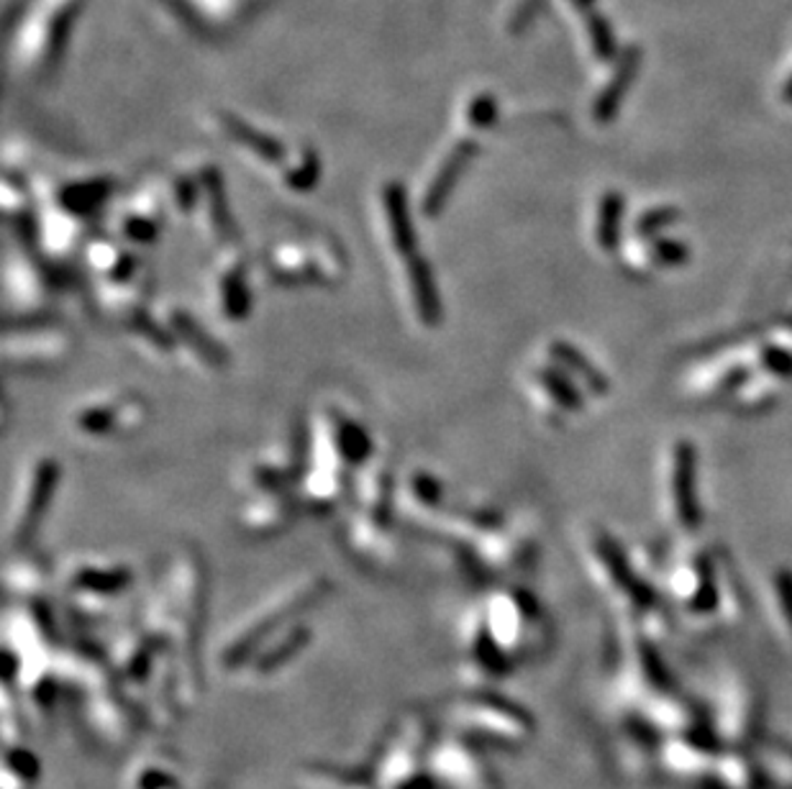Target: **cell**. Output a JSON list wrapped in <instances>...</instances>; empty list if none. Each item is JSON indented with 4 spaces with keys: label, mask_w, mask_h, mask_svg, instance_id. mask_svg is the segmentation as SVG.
<instances>
[{
    "label": "cell",
    "mask_w": 792,
    "mask_h": 789,
    "mask_svg": "<svg viewBox=\"0 0 792 789\" xmlns=\"http://www.w3.org/2000/svg\"><path fill=\"white\" fill-rule=\"evenodd\" d=\"M162 223V203L157 198L141 195L129 205V211L121 215L118 234L131 244H152L160 236Z\"/></svg>",
    "instance_id": "32"
},
{
    "label": "cell",
    "mask_w": 792,
    "mask_h": 789,
    "mask_svg": "<svg viewBox=\"0 0 792 789\" xmlns=\"http://www.w3.org/2000/svg\"><path fill=\"white\" fill-rule=\"evenodd\" d=\"M406 285L410 295V306H414V313L418 323L426 326V329H434V326L441 323V295L437 277H434V269L429 262H426L421 254L414 259H408L406 265Z\"/></svg>",
    "instance_id": "28"
},
{
    "label": "cell",
    "mask_w": 792,
    "mask_h": 789,
    "mask_svg": "<svg viewBox=\"0 0 792 789\" xmlns=\"http://www.w3.org/2000/svg\"><path fill=\"white\" fill-rule=\"evenodd\" d=\"M495 118H497V103L493 95L488 93L474 95L470 106H467V121H470V126H474V129H488V126L495 124Z\"/></svg>",
    "instance_id": "40"
},
{
    "label": "cell",
    "mask_w": 792,
    "mask_h": 789,
    "mask_svg": "<svg viewBox=\"0 0 792 789\" xmlns=\"http://www.w3.org/2000/svg\"><path fill=\"white\" fill-rule=\"evenodd\" d=\"M129 789H182L175 764L164 754H145L133 761L126 777Z\"/></svg>",
    "instance_id": "33"
},
{
    "label": "cell",
    "mask_w": 792,
    "mask_h": 789,
    "mask_svg": "<svg viewBox=\"0 0 792 789\" xmlns=\"http://www.w3.org/2000/svg\"><path fill=\"white\" fill-rule=\"evenodd\" d=\"M431 748L429 721L410 713L379 754L375 769L377 789H410L421 782V764H429Z\"/></svg>",
    "instance_id": "9"
},
{
    "label": "cell",
    "mask_w": 792,
    "mask_h": 789,
    "mask_svg": "<svg viewBox=\"0 0 792 789\" xmlns=\"http://www.w3.org/2000/svg\"><path fill=\"white\" fill-rule=\"evenodd\" d=\"M77 11H81V0H60L57 8L50 13L42 34V46H39L44 65H54V62L60 60V54L65 52V42L69 36V29H73Z\"/></svg>",
    "instance_id": "34"
},
{
    "label": "cell",
    "mask_w": 792,
    "mask_h": 789,
    "mask_svg": "<svg viewBox=\"0 0 792 789\" xmlns=\"http://www.w3.org/2000/svg\"><path fill=\"white\" fill-rule=\"evenodd\" d=\"M513 661L505 657V651L490 633V628L482 618V610L470 620L464 633V669L470 680H497L503 672H509Z\"/></svg>",
    "instance_id": "21"
},
{
    "label": "cell",
    "mask_w": 792,
    "mask_h": 789,
    "mask_svg": "<svg viewBox=\"0 0 792 789\" xmlns=\"http://www.w3.org/2000/svg\"><path fill=\"white\" fill-rule=\"evenodd\" d=\"M474 154H478V141L470 137L457 139L451 143L447 154H443L441 162L437 164V172L431 174L424 188L421 203H418L424 218H437L443 211V205H447L449 195L454 193V188L459 185V180H462L467 164L472 162Z\"/></svg>",
    "instance_id": "18"
},
{
    "label": "cell",
    "mask_w": 792,
    "mask_h": 789,
    "mask_svg": "<svg viewBox=\"0 0 792 789\" xmlns=\"http://www.w3.org/2000/svg\"><path fill=\"white\" fill-rule=\"evenodd\" d=\"M759 370L754 364V346L751 339L736 341L731 346L718 349L687 366L683 374V393L693 401H731L739 395V390L754 377Z\"/></svg>",
    "instance_id": "7"
},
{
    "label": "cell",
    "mask_w": 792,
    "mask_h": 789,
    "mask_svg": "<svg viewBox=\"0 0 792 789\" xmlns=\"http://www.w3.org/2000/svg\"><path fill=\"white\" fill-rule=\"evenodd\" d=\"M73 346L65 333L54 329H21L8 331L6 337V362L15 364L19 370H46V366L60 364L67 359Z\"/></svg>",
    "instance_id": "17"
},
{
    "label": "cell",
    "mask_w": 792,
    "mask_h": 789,
    "mask_svg": "<svg viewBox=\"0 0 792 789\" xmlns=\"http://www.w3.org/2000/svg\"><path fill=\"white\" fill-rule=\"evenodd\" d=\"M379 209H383L387 244H390L395 257L406 265L408 259L418 257V236H416V223L408 205L406 188H403L398 180H390L383 185V193H379Z\"/></svg>",
    "instance_id": "20"
},
{
    "label": "cell",
    "mask_w": 792,
    "mask_h": 789,
    "mask_svg": "<svg viewBox=\"0 0 792 789\" xmlns=\"http://www.w3.org/2000/svg\"><path fill=\"white\" fill-rule=\"evenodd\" d=\"M544 359L546 362H552L554 366H559L569 380H575V385L588 395V401H606V397L611 395L613 385L611 380H608V374L600 370V366L592 362L580 346H575L572 341L567 339L546 341Z\"/></svg>",
    "instance_id": "19"
},
{
    "label": "cell",
    "mask_w": 792,
    "mask_h": 789,
    "mask_svg": "<svg viewBox=\"0 0 792 789\" xmlns=\"http://www.w3.org/2000/svg\"><path fill=\"white\" fill-rule=\"evenodd\" d=\"M300 508V500H296L290 492H269V495H257L242 510V525L249 536L265 539L275 536L288 529L296 521Z\"/></svg>",
    "instance_id": "24"
},
{
    "label": "cell",
    "mask_w": 792,
    "mask_h": 789,
    "mask_svg": "<svg viewBox=\"0 0 792 789\" xmlns=\"http://www.w3.org/2000/svg\"><path fill=\"white\" fill-rule=\"evenodd\" d=\"M168 329L172 331V337L178 339V344L188 346L197 362L205 366H224L228 362V356L224 349L218 346L216 339H211L208 333L201 329V323L195 321L188 310L182 308H170L168 313Z\"/></svg>",
    "instance_id": "29"
},
{
    "label": "cell",
    "mask_w": 792,
    "mask_h": 789,
    "mask_svg": "<svg viewBox=\"0 0 792 789\" xmlns=\"http://www.w3.org/2000/svg\"><path fill=\"white\" fill-rule=\"evenodd\" d=\"M201 201L205 203V223H208V234L216 238L218 244L236 246L239 234H236L234 215L228 211V198L224 190V180L216 167H203L201 172Z\"/></svg>",
    "instance_id": "27"
},
{
    "label": "cell",
    "mask_w": 792,
    "mask_h": 789,
    "mask_svg": "<svg viewBox=\"0 0 792 789\" xmlns=\"http://www.w3.org/2000/svg\"><path fill=\"white\" fill-rule=\"evenodd\" d=\"M767 608L782 631L792 639V569L774 567L764 582Z\"/></svg>",
    "instance_id": "35"
},
{
    "label": "cell",
    "mask_w": 792,
    "mask_h": 789,
    "mask_svg": "<svg viewBox=\"0 0 792 789\" xmlns=\"http://www.w3.org/2000/svg\"><path fill=\"white\" fill-rule=\"evenodd\" d=\"M60 484V465L52 457H39L36 465L31 467L26 488H23V500L15 510L11 525V546L26 548L42 529L46 513H50L54 492Z\"/></svg>",
    "instance_id": "13"
},
{
    "label": "cell",
    "mask_w": 792,
    "mask_h": 789,
    "mask_svg": "<svg viewBox=\"0 0 792 789\" xmlns=\"http://www.w3.org/2000/svg\"><path fill=\"white\" fill-rule=\"evenodd\" d=\"M582 556L592 579L623 612L644 616L646 610H654V593L641 574L639 562L633 559L631 552H625L621 541L606 525L592 523L585 529Z\"/></svg>",
    "instance_id": "3"
},
{
    "label": "cell",
    "mask_w": 792,
    "mask_h": 789,
    "mask_svg": "<svg viewBox=\"0 0 792 789\" xmlns=\"http://www.w3.org/2000/svg\"><path fill=\"white\" fill-rule=\"evenodd\" d=\"M315 449L331 454L342 461L344 467L356 469L372 459V438L360 420L350 413L327 405L315 426Z\"/></svg>",
    "instance_id": "16"
},
{
    "label": "cell",
    "mask_w": 792,
    "mask_h": 789,
    "mask_svg": "<svg viewBox=\"0 0 792 789\" xmlns=\"http://www.w3.org/2000/svg\"><path fill=\"white\" fill-rule=\"evenodd\" d=\"M767 337H770L774 344H780L782 349H788V352L792 354V321L774 326V329L767 333Z\"/></svg>",
    "instance_id": "41"
},
{
    "label": "cell",
    "mask_w": 792,
    "mask_h": 789,
    "mask_svg": "<svg viewBox=\"0 0 792 789\" xmlns=\"http://www.w3.org/2000/svg\"><path fill=\"white\" fill-rule=\"evenodd\" d=\"M431 777L447 789H495V779L470 738H447L431 748Z\"/></svg>",
    "instance_id": "15"
},
{
    "label": "cell",
    "mask_w": 792,
    "mask_h": 789,
    "mask_svg": "<svg viewBox=\"0 0 792 789\" xmlns=\"http://www.w3.org/2000/svg\"><path fill=\"white\" fill-rule=\"evenodd\" d=\"M482 618L511 661L534 653L544 623L536 600L526 589L511 587L495 593L490 597L488 608L482 610Z\"/></svg>",
    "instance_id": "8"
},
{
    "label": "cell",
    "mask_w": 792,
    "mask_h": 789,
    "mask_svg": "<svg viewBox=\"0 0 792 789\" xmlns=\"http://www.w3.org/2000/svg\"><path fill=\"white\" fill-rule=\"evenodd\" d=\"M451 721L464 738L493 740L497 746H513L528 736L526 715L509 700L495 695H467L451 707Z\"/></svg>",
    "instance_id": "10"
},
{
    "label": "cell",
    "mask_w": 792,
    "mask_h": 789,
    "mask_svg": "<svg viewBox=\"0 0 792 789\" xmlns=\"http://www.w3.org/2000/svg\"><path fill=\"white\" fill-rule=\"evenodd\" d=\"M656 502L670 533L679 541H698L705 525L700 451L693 438L672 436L656 465Z\"/></svg>",
    "instance_id": "2"
},
{
    "label": "cell",
    "mask_w": 792,
    "mask_h": 789,
    "mask_svg": "<svg viewBox=\"0 0 792 789\" xmlns=\"http://www.w3.org/2000/svg\"><path fill=\"white\" fill-rule=\"evenodd\" d=\"M311 643V628L290 623L280 628V631L269 636V639L259 646V649L247 659V664L242 669H249V674L255 680H265V676H272L282 672L285 667L290 664L292 659L298 657L306 646Z\"/></svg>",
    "instance_id": "22"
},
{
    "label": "cell",
    "mask_w": 792,
    "mask_h": 789,
    "mask_svg": "<svg viewBox=\"0 0 792 789\" xmlns=\"http://www.w3.org/2000/svg\"><path fill=\"white\" fill-rule=\"evenodd\" d=\"M625 231H629V218H625L623 198L618 193H603L592 205L588 231L592 252L603 259H618Z\"/></svg>",
    "instance_id": "23"
},
{
    "label": "cell",
    "mask_w": 792,
    "mask_h": 789,
    "mask_svg": "<svg viewBox=\"0 0 792 789\" xmlns=\"http://www.w3.org/2000/svg\"><path fill=\"white\" fill-rule=\"evenodd\" d=\"M221 126H224L226 137L239 143V147L247 149L249 154H255L257 159H263V162H267V164H282L285 147L275 137L259 131L257 126L242 121V118L234 114H221Z\"/></svg>",
    "instance_id": "30"
},
{
    "label": "cell",
    "mask_w": 792,
    "mask_h": 789,
    "mask_svg": "<svg viewBox=\"0 0 792 789\" xmlns=\"http://www.w3.org/2000/svg\"><path fill=\"white\" fill-rule=\"evenodd\" d=\"M319 178H321V162L319 154H315L311 147L300 151L298 162L285 170V185L290 190H298V193H308V190L319 182Z\"/></svg>",
    "instance_id": "39"
},
{
    "label": "cell",
    "mask_w": 792,
    "mask_h": 789,
    "mask_svg": "<svg viewBox=\"0 0 792 789\" xmlns=\"http://www.w3.org/2000/svg\"><path fill=\"white\" fill-rule=\"evenodd\" d=\"M39 782V761L29 748L11 746L3 764V789H34Z\"/></svg>",
    "instance_id": "36"
},
{
    "label": "cell",
    "mask_w": 792,
    "mask_h": 789,
    "mask_svg": "<svg viewBox=\"0 0 792 789\" xmlns=\"http://www.w3.org/2000/svg\"><path fill=\"white\" fill-rule=\"evenodd\" d=\"M162 600L160 610H164V616L160 612L149 631L175 649L180 674L185 680L182 687L188 690V684H195L201 672L197 649H201V631L205 610H208V567L193 546L178 556L168 595Z\"/></svg>",
    "instance_id": "1"
},
{
    "label": "cell",
    "mask_w": 792,
    "mask_h": 789,
    "mask_svg": "<svg viewBox=\"0 0 792 789\" xmlns=\"http://www.w3.org/2000/svg\"><path fill=\"white\" fill-rule=\"evenodd\" d=\"M408 500L421 510V513L437 515L443 510V484L431 472H414L406 482Z\"/></svg>",
    "instance_id": "38"
},
{
    "label": "cell",
    "mask_w": 792,
    "mask_h": 789,
    "mask_svg": "<svg viewBox=\"0 0 792 789\" xmlns=\"http://www.w3.org/2000/svg\"><path fill=\"white\" fill-rule=\"evenodd\" d=\"M664 589L691 616H710L720 608V564L698 541H683L664 569Z\"/></svg>",
    "instance_id": "6"
},
{
    "label": "cell",
    "mask_w": 792,
    "mask_h": 789,
    "mask_svg": "<svg viewBox=\"0 0 792 789\" xmlns=\"http://www.w3.org/2000/svg\"><path fill=\"white\" fill-rule=\"evenodd\" d=\"M329 589L331 585L323 577H311L300 582L296 587L285 589V593L277 595L275 600H269L267 605H263V608L251 612L239 628H234L228 641H224V646H221L218 664L224 669H242L247 664L251 653H255L269 636L288 626L292 618L300 616V612L313 608L321 597H327Z\"/></svg>",
    "instance_id": "5"
},
{
    "label": "cell",
    "mask_w": 792,
    "mask_h": 789,
    "mask_svg": "<svg viewBox=\"0 0 792 789\" xmlns=\"http://www.w3.org/2000/svg\"><path fill=\"white\" fill-rule=\"evenodd\" d=\"M618 265L629 269L633 277H656L670 275L687 267L693 262V246L677 231L654 236H633L623 238Z\"/></svg>",
    "instance_id": "11"
},
{
    "label": "cell",
    "mask_w": 792,
    "mask_h": 789,
    "mask_svg": "<svg viewBox=\"0 0 792 789\" xmlns=\"http://www.w3.org/2000/svg\"><path fill=\"white\" fill-rule=\"evenodd\" d=\"M232 249L221 262L218 277H216V295H218V308L221 316L226 321H244L249 316L251 306V292L247 285V265L239 254Z\"/></svg>",
    "instance_id": "26"
},
{
    "label": "cell",
    "mask_w": 792,
    "mask_h": 789,
    "mask_svg": "<svg viewBox=\"0 0 792 789\" xmlns=\"http://www.w3.org/2000/svg\"><path fill=\"white\" fill-rule=\"evenodd\" d=\"M114 193V180L108 178H93V180H77L69 185L60 188L57 203L60 211H65L75 218H85L100 209Z\"/></svg>",
    "instance_id": "31"
},
{
    "label": "cell",
    "mask_w": 792,
    "mask_h": 789,
    "mask_svg": "<svg viewBox=\"0 0 792 789\" xmlns=\"http://www.w3.org/2000/svg\"><path fill=\"white\" fill-rule=\"evenodd\" d=\"M683 221V213L679 209H672V205H649V209L639 211L629 221V231L625 236H654V234H670V231L677 228V223Z\"/></svg>",
    "instance_id": "37"
},
{
    "label": "cell",
    "mask_w": 792,
    "mask_h": 789,
    "mask_svg": "<svg viewBox=\"0 0 792 789\" xmlns=\"http://www.w3.org/2000/svg\"><path fill=\"white\" fill-rule=\"evenodd\" d=\"M526 385L536 411L549 418L552 424H565L569 418H577L590 403L588 395L575 385V380H569L559 366L546 362V359L526 372Z\"/></svg>",
    "instance_id": "12"
},
{
    "label": "cell",
    "mask_w": 792,
    "mask_h": 789,
    "mask_svg": "<svg viewBox=\"0 0 792 789\" xmlns=\"http://www.w3.org/2000/svg\"><path fill=\"white\" fill-rule=\"evenodd\" d=\"M129 569L121 567V564H81L69 574L67 587L73 593L75 600H83V597H95L93 603H106L110 597H116L121 589L129 585ZM85 608V605H83Z\"/></svg>",
    "instance_id": "25"
},
{
    "label": "cell",
    "mask_w": 792,
    "mask_h": 789,
    "mask_svg": "<svg viewBox=\"0 0 792 789\" xmlns=\"http://www.w3.org/2000/svg\"><path fill=\"white\" fill-rule=\"evenodd\" d=\"M265 273L275 285H336L346 275V254L327 234L280 238L265 252Z\"/></svg>",
    "instance_id": "4"
},
{
    "label": "cell",
    "mask_w": 792,
    "mask_h": 789,
    "mask_svg": "<svg viewBox=\"0 0 792 789\" xmlns=\"http://www.w3.org/2000/svg\"><path fill=\"white\" fill-rule=\"evenodd\" d=\"M147 420V403L137 393H116L95 397L75 413L73 424L85 436L106 438L139 430Z\"/></svg>",
    "instance_id": "14"
}]
</instances>
